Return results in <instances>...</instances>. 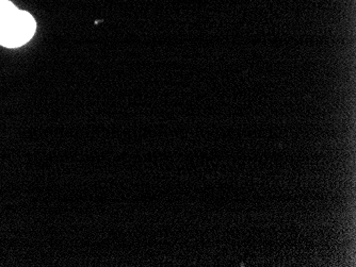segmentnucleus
I'll use <instances>...</instances> for the list:
<instances>
[{
  "label": "nucleus",
  "mask_w": 356,
  "mask_h": 267,
  "mask_svg": "<svg viewBox=\"0 0 356 267\" xmlns=\"http://www.w3.org/2000/svg\"><path fill=\"white\" fill-rule=\"evenodd\" d=\"M37 29L35 19L11 1L0 0V45L16 49L31 40Z\"/></svg>",
  "instance_id": "obj_1"
}]
</instances>
